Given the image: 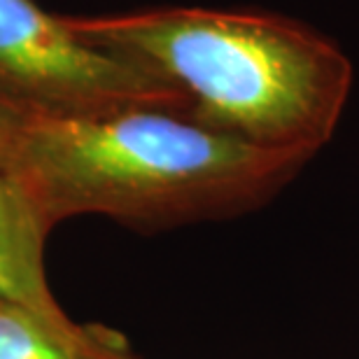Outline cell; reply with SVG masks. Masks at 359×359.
Listing matches in <instances>:
<instances>
[{
  "mask_svg": "<svg viewBox=\"0 0 359 359\" xmlns=\"http://www.w3.org/2000/svg\"><path fill=\"white\" fill-rule=\"evenodd\" d=\"M313 156L271 149L159 107L31 117L7 168L49 224L105 215L173 229L269 203Z\"/></svg>",
  "mask_w": 359,
  "mask_h": 359,
  "instance_id": "1",
  "label": "cell"
},
{
  "mask_svg": "<svg viewBox=\"0 0 359 359\" xmlns=\"http://www.w3.org/2000/svg\"><path fill=\"white\" fill-rule=\"evenodd\" d=\"M28 114L0 100V170H7L28 124Z\"/></svg>",
  "mask_w": 359,
  "mask_h": 359,
  "instance_id": "6",
  "label": "cell"
},
{
  "mask_svg": "<svg viewBox=\"0 0 359 359\" xmlns=\"http://www.w3.org/2000/svg\"><path fill=\"white\" fill-rule=\"evenodd\" d=\"M68 24L173 84L196 124L271 149L318 154L355 82L353 61L332 38L271 12L156 7Z\"/></svg>",
  "mask_w": 359,
  "mask_h": 359,
  "instance_id": "2",
  "label": "cell"
},
{
  "mask_svg": "<svg viewBox=\"0 0 359 359\" xmlns=\"http://www.w3.org/2000/svg\"><path fill=\"white\" fill-rule=\"evenodd\" d=\"M0 359H140L121 334L0 301Z\"/></svg>",
  "mask_w": 359,
  "mask_h": 359,
  "instance_id": "5",
  "label": "cell"
},
{
  "mask_svg": "<svg viewBox=\"0 0 359 359\" xmlns=\"http://www.w3.org/2000/svg\"><path fill=\"white\" fill-rule=\"evenodd\" d=\"M0 100L28 117H82L159 107L187 114L173 84L91 45L35 0H0Z\"/></svg>",
  "mask_w": 359,
  "mask_h": 359,
  "instance_id": "3",
  "label": "cell"
},
{
  "mask_svg": "<svg viewBox=\"0 0 359 359\" xmlns=\"http://www.w3.org/2000/svg\"><path fill=\"white\" fill-rule=\"evenodd\" d=\"M52 224L21 182L0 170V297L42 313H63L45 276Z\"/></svg>",
  "mask_w": 359,
  "mask_h": 359,
  "instance_id": "4",
  "label": "cell"
},
{
  "mask_svg": "<svg viewBox=\"0 0 359 359\" xmlns=\"http://www.w3.org/2000/svg\"><path fill=\"white\" fill-rule=\"evenodd\" d=\"M0 301H3V297H0Z\"/></svg>",
  "mask_w": 359,
  "mask_h": 359,
  "instance_id": "7",
  "label": "cell"
}]
</instances>
